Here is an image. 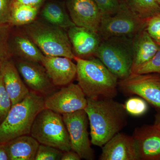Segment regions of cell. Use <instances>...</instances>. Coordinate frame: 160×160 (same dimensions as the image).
Returning <instances> with one entry per match:
<instances>
[{"instance_id":"9c48e42d","label":"cell","mask_w":160,"mask_h":160,"mask_svg":"<svg viewBox=\"0 0 160 160\" xmlns=\"http://www.w3.org/2000/svg\"><path fill=\"white\" fill-rule=\"evenodd\" d=\"M118 86L126 93L137 95L160 111V76L131 73L120 80Z\"/></svg>"},{"instance_id":"836d02e7","label":"cell","mask_w":160,"mask_h":160,"mask_svg":"<svg viewBox=\"0 0 160 160\" xmlns=\"http://www.w3.org/2000/svg\"><path fill=\"white\" fill-rule=\"evenodd\" d=\"M0 160H9L6 143H0Z\"/></svg>"},{"instance_id":"2e32d148","label":"cell","mask_w":160,"mask_h":160,"mask_svg":"<svg viewBox=\"0 0 160 160\" xmlns=\"http://www.w3.org/2000/svg\"><path fill=\"white\" fill-rule=\"evenodd\" d=\"M102 147L100 160H139L132 136L118 132Z\"/></svg>"},{"instance_id":"6da1fadb","label":"cell","mask_w":160,"mask_h":160,"mask_svg":"<svg viewBox=\"0 0 160 160\" xmlns=\"http://www.w3.org/2000/svg\"><path fill=\"white\" fill-rule=\"evenodd\" d=\"M90 126L91 144L102 147L125 127L127 112L124 105L112 98H87L84 109Z\"/></svg>"},{"instance_id":"9a60e30c","label":"cell","mask_w":160,"mask_h":160,"mask_svg":"<svg viewBox=\"0 0 160 160\" xmlns=\"http://www.w3.org/2000/svg\"><path fill=\"white\" fill-rule=\"evenodd\" d=\"M72 60L65 57L44 56L41 64L54 86H67L76 77L77 65Z\"/></svg>"},{"instance_id":"ffe728a7","label":"cell","mask_w":160,"mask_h":160,"mask_svg":"<svg viewBox=\"0 0 160 160\" xmlns=\"http://www.w3.org/2000/svg\"><path fill=\"white\" fill-rule=\"evenodd\" d=\"M39 15L42 20L53 26L64 29H68L75 26L66 4L59 1H49L42 6Z\"/></svg>"},{"instance_id":"d4e9b609","label":"cell","mask_w":160,"mask_h":160,"mask_svg":"<svg viewBox=\"0 0 160 160\" xmlns=\"http://www.w3.org/2000/svg\"><path fill=\"white\" fill-rule=\"evenodd\" d=\"M124 105L127 113L133 116L142 115L148 109V105L146 101L141 98H130Z\"/></svg>"},{"instance_id":"3957f363","label":"cell","mask_w":160,"mask_h":160,"mask_svg":"<svg viewBox=\"0 0 160 160\" xmlns=\"http://www.w3.org/2000/svg\"><path fill=\"white\" fill-rule=\"evenodd\" d=\"M45 108V98L41 94L30 91L23 100L12 106L0 125V143L30 135L32 126L37 115Z\"/></svg>"},{"instance_id":"cb8c5ba5","label":"cell","mask_w":160,"mask_h":160,"mask_svg":"<svg viewBox=\"0 0 160 160\" xmlns=\"http://www.w3.org/2000/svg\"><path fill=\"white\" fill-rule=\"evenodd\" d=\"M10 27L9 25L0 26V69L2 64L12 56L9 45Z\"/></svg>"},{"instance_id":"277c9868","label":"cell","mask_w":160,"mask_h":160,"mask_svg":"<svg viewBox=\"0 0 160 160\" xmlns=\"http://www.w3.org/2000/svg\"><path fill=\"white\" fill-rule=\"evenodd\" d=\"M22 30L48 56L65 57L74 60L75 57L67 32L41 19L22 26Z\"/></svg>"},{"instance_id":"484cf974","label":"cell","mask_w":160,"mask_h":160,"mask_svg":"<svg viewBox=\"0 0 160 160\" xmlns=\"http://www.w3.org/2000/svg\"><path fill=\"white\" fill-rule=\"evenodd\" d=\"M12 106L11 99L5 88L2 76L0 72V125L6 118Z\"/></svg>"},{"instance_id":"d6a6232c","label":"cell","mask_w":160,"mask_h":160,"mask_svg":"<svg viewBox=\"0 0 160 160\" xmlns=\"http://www.w3.org/2000/svg\"><path fill=\"white\" fill-rule=\"evenodd\" d=\"M82 159L80 156L72 150L64 152L61 160H80Z\"/></svg>"},{"instance_id":"8992f818","label":"cell","mask_w":160,"mask_h":160,"mask_svg":"<svg viewBox=\"0 0 160 160\" xmlns=\"http://www.w3.org/2000/svg\"><path fill=\"white\" fill-rule=\"evenodd\" d=\"M30 135L40 144L63 152L71 150L69 133L62 115L50 109L45 108L37 115Z\"/></svg>"},{"instance_id":"5b68a950","label":"cell","mask_w":160,"mask_h":160,"mask_svg":"<svg viewBox=\"0 0 160 160\" xmlns=\"http://www.w3.org/2000/svg\"><path fill=\"white\" fill-rule=\"evenodd\" d=\"M119 80L131 74L133 63L132 38L118 37L102 40L95 54Z\"/></svg>"},{"instance_id":"ba28073f","label":"cell","mask_w":160,"mask_h":160,"mask_svg":"<svg viewBox=\"0 0 160 160\" xmlns=\"http://www.w3.org/2000/svg\"><path fill=\"white\" fill-rule=\"evenodd\" d=\"M69 135L71 150L75 152L81 159L92 160L93 149L88 131V116L84 109L62 115Z\"/></svg>"},{"instance_id":"ac0fdd59","label":"cell","mask_w":160,"mask_h":160,"mask_svg":"<svg viewBox=\"0 0 160 160\" xmlns=\"http://www.w3.org/2000/svg\"><path fill=\"white\" fill-rule=\"evenodd\" d=\"M9 45L12 55L19 59L41 63L45 56L22 30L12 35L10 33Z\"/></svg>"},{"instance_id":"7c38bea8","label":"cell","mask_w":160,"mask_h":160,"mask_svg":"<svg viewBox=\"0 0 160 160\" xmlns=\"http://www.w3.org/2000/svg\"><path fill=\"white\" fill-rule=\"evenodd\" d=\"M15 65L25 84L32 91L47 94L53 88L54 85L41 63L18 58Z\"/></svg>"},{"instance_id":"4dcf8cb0","label":"cell","mask_w":160,"mask_h":160,"mask_svg":"<svg viewBox=\"0 0 160 160\" xmlns=\"http://www.w3.org/2000/svg\"><path fill=\"white\" fill-rule=\"evenodd\" d=\"M12 2L13 0H0V26L9 25Z\"/></svg>"},{"instance_id":"e575fe53","label":"cell","mask_w":160,"mask_h":160,"mask_svg":"<svg viewBox=\"0 0 160 160\" xmlns=\"http://www.w3.org/2000/svg\"><path fill=\"white\" fill-rule=\"evenodd\" d=\"M154 125L160 128V112L157 116Z\"/></svg>"},{"instance_id":"4fadbf2b","label":"cell","mask_w":160,"mask_h":160,"mask_svg":"<svg viewBox=\"0 0 160 160\" xmlns=\"http://www.w3.org/2000/svg\"><path fill=\"white\" fill-rule=\"evenodd\" d=\"M67 33L75 56L82 59L95 57L102 41L98 32L75 26L68 29Z\"/></svg>"},{"instance_id":"7402d4cb","label":"cell","mask_w":160,"mask_h":160,"mask_svg":"<svg viewBox=\"0 0 160 160\" xmlns=\"http://www.w3.org/2000/svg\"><path fill=\"white\" fill-rule=\"evenodd\" d=\"M41 8L12 2L9 26L22 27L37 19Z\"/></svg>"},{"instance_id":"83f0119b","label":"cell","mask_w":160,"mask_h":160,"mask_svg":"<svg viewBox=\"0 0 160 160\" xmlns=\"http://www.w3.org/2000/svg\"><path fill=\"white\" fill-rule=\"evenodd\" d=\"M63 153L54 147L40 144L35 160H61Z\"/></svg>"},{"instance_id":"603a6c76","label":"cell","mask_w":160,"mask_h":160,"mask_svg":"<svg viewBox=\"0 0 160 160\" xmlns=\"http://www.w3.org/2000/svg\"><path fill=\"white\" fill-rule=\"evenodd\" d=\"M138 16L147 20L160 12V6L156 0H124Z\"/></svg>"},{"instance_id":"d590c367","label":"cell","mask_w":160,"mask_h":160,"mask_svg":"<svg viewBox=\"0 0 160 160\" xmlns=\"http://www.w3.org/2000/svg\"><path fill=\"white\" fill-rule=\"evenodd\" d=\"M156 2H157L158 4V5H159L160 6V0H156Z\"/></svg>"},{"instance_id":"5bb4252c","label":"cell","mask_w":160,"mask_h":160,"mask_svg":"<svg viewBox=\"0 0 160 160\" xmlns=\"http://www.w3.org/2000/svg\"><path fill=\"white\" fill-rule=\"evenodd\" d=\"M139 160H160V128L155 125L136 129L133 135Z\"/></svg>"},{"instance_id":"d6986e66","label":"cell","mask_w":160,"mask_h":160,"mask_svg":"<svg viewBox=\"0 0 160 160\" xmlns=\"http://www.w3.org/2000/svg\"><path fill=\"white\" fill-rule=\"evenodd\" d=\"M132 47L133 63L132 70L149 61L160 49V46L145 29L141 30L132 38Z\"/></svg>"},{"instance_id":"f1b7e54d","label":"cell","mask_w":160,"mask_h":160,"mask_svg":"<svg viewBox=\"0 0 160 160\" xmlns=\"http://www.w3.org/2000/svg\"><path fill=\"white\" fill-rule=\"evenodd\" d=\"M102 17L115 14L119 10L122 0H93Z\"/></svg>"},{"instance_id":"8fae6325","label":"cell","mask_w":160,"mask_h":160,"mask_svg":"<svg viewBox=\"0 0 160 160\" xmlns=\"http://www.w3.org/2000/svg\"><path fill=\"white\" fill-rule=\"evenodd\" d=\"M66 5L75 26L98 33L102 14L93 0H67Z\"/></svg>"},{"instance_id":"1f68e13d","label":"cell","mask_w":160,"mask_h":160,"mask_svg":"<svg viewBox=\"0 0 160 160\" xmlns=\"http://www.w3.org/2000/svg\"><path fill=\"white\" fill-rule=\"evenodd\" d=\"M47 0H13V3L41 8Z\"/></svg>"},{"instance_id":"44dd1931","label":"cell","mask_w":160,"mask_h":160,"mask_svg":"<svg viewBox=\"0 0 160 160\" xmlns=\"http://www.w3.org/2000/svg\"><path fill=\"white\" fill-rule=\"evenodd\" d=\"M9 160H35L40 143L30 135L21 136L6 143Z\"/></svg>"},{"instance_id":"52a82bcc","label":"cell","mask_w":160,"mask_h":160,"mask_svg":"<svg viewBox=\"0 0 160 160\" xmlns=\"http://www.w3.org/2000/svg\"><path fill=\"white\" fill-rule=\"evenodd\" d=\"M147 20L138 16L124 0L121 1L119 10L115 14L102 18L98 33L102 40L124 37L132 38L146 28Z\"/></svg>"},{"instance_id":"30bf717a","label":"cell","mask_w":160,"mask_h":160,"mask_svg":"<svg viewBox=\"0 0 160 160\" xmlns=\"http://www.w3.org/2000/svg\"><path fill=\"white\" fill-rule=\"evenodd\" d=\"M78 84L71 83L45 98V108L63 115L83 110L87 98Z\"/></svg>"},{"instance_id":"f546056e","label":"cell","mask_w":160,"mask_h":160,"mask_svg":"<svg viewBox=\"0 0 160 160\" xmlns=\"http://www.w3.org/2000/svg\"><path fill=\"white\" fill-rule=\"evenodd\" d=\"M145 29L153 41L160 46V12L147 20Z\"/></svg>"},{"instance_id":"7a4b0ae2","label":"cell","mask_w":160,"mask_h":160,"mask_svg":"<svg viewBox=\"0 0 160 160\" xmlns=\"http://www.w3.org/2000/svg\"><path fill=\"white\" fill-rule=\"evenodd\" d=\"M78 85L88 98H113L117 94L118 78L98 58L82 59L76 57Z\"/></svg>"},{"instance_id":"4316f807","label":"cell","mask_w":160,"mask_h":160,"mask_svg":"<svg viewBox=\"0 0 160 160\" xmlns=\"http://www.w3.org/2000/svg\"><path fill=\"white\" fill-rule=\"evenodd\" d=\"M131 73L160 74V49L151 59L143 65L132 69Z\"/></svg>"},{"instance_id":"e0dca14e","label":"cell","mask_w":160,"mask_h":160,"mask_svg":"<svg viewBox=\"0 0 160 160\" xmlns=\"http://www.w3.org/2000/svg\"><path fill=\"white\" fill-rule=\"evenodd\" d=\"M0 72L12 106H14L24 99L30 91L21 79L15 64L11 59L2 64Z\"/></svg>"}]
</instances>
